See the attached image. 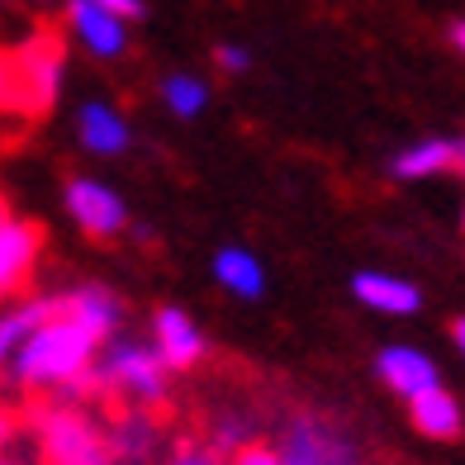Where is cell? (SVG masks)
<instances>
[{
  "label": "cell",
  "instance_id": "44dd1931",
  "mask_svg": "<svg viewBox=\"0 0 465 465\" xmlns=\"http://www.w3.org/2000/svg\"><path fill=\"white\" fill-rule=\"evenodd\" d=\"M166 465H232V460L223 451H214L209 441L181 437V441H172V451H166Z\"/></svg>",
  "mask_w": 465,
  "mask_h": 465
},
{
  "label": "cell",
  "instance_id": "9a60e30c",
  "mask_svg": "<svg viewBox=\"0 0 465 465\" xmlns=\"http://www.w3.org/2000/svg\"><path fill=\"white\" fill-rule=\"evenodd\" d=\"M62 313H72L76 323H86L95 337L110 342L114 332H124V319H129V304L124 294L100 285V281H81V285H67L62 290Z\"/></svg>",
  "mask_w": 465,
  "mask_h": 465
},
{
  "label": "cell",
  "instance_id": "f546056e",
  "mask_svg": "<svg viewBox=\"0 0 465 465\" xmlns=\"http://www.w3.org/2000/svg\"><path fill=\"white\" fill-rule=\"evenodd\" d=\"M456 172H460V176H465V134H460V138H456Z\"/></svg>",
  "mask_w": 465,
  "mask_h": 465
},
{
  "label": "cell",
  "instance_id": "4fadbf2b",
  "mask_svg": "<svg viewBox=\"0 0 465 465\" xmlns=\"http://www.w3.org/2000/svg\"><path fill=\"white\" fill-rule=\"evenodd\" d=\"M62 313V290H44V294H15L0 304V375L10 371V361L19 356V347L44 328L48 319Z\"/></svg>",
  "mask_w": 465,
  "mask_h": 465
},
{
  "label": "cell",
  "instance_id": "8fae6325",
  "mask_svg": "<svg viewBox=\"0 0 465 465\" xmlns=\"http://www.w3.org/2000/svg\"><path fill=\"white\" fill-rule=\"evenodd\" d=\"M38 257H44L38 223L19 219V214H0V304L15 300L29 285V276L38 271Z\"/></svg>",
  "mask_w": 465,
  "mask_h": 465
},
{
  "label": "cell",
  "instance_id": "f1b7e54d",
  "mask_svg": "<svg viewBox=\"0 0 465 465\" xmlns=\"http://www.w3.org/2000/svg\"><path fill=\"white\" fill-rule=\"evenodd\" d=\"M451 342H456V351L465 356V313H460V319L451 323Z\"/></svg>",
  "mask_w": 465,
  "mask_h": 465
},
{
  "label": "cell",
  "instance_id": "836d02e7",
  "mask_svg": "<svg viewBox=\"0 0 465 465\" xmlns=\"http://www.w3.org/2000/svg\"><path fill=\"white\" fill-rule=\"evenodd\" d=\"M119 465H138V460H119Z\"/></svg>",
  "mask_w": 465,
  "mask_h": 465
},
{
  "label": "cell",
  "instance_id": "e0dca14e",
  "mask_svg": "<svg viewBox=\"0 0 465 465\" xmlns=\"http://www.w3.org/2000/svg\"><path fill=\"white\" fill-rule=\"evenodd\" d=\"M404 409H409V422H413V432L422 441H460L465 437V404L447 385H437L428 394L409 399Z\"/></svg>",
  "mask_w": 465,
  "mask_h": 465
},
{
  "label": "cell",
  "instance_id": "4dcf8cb0",
  "mask_svg": "<svg viewBox=\"0 0 465 465\" xmlns=\"http://www.w3.org/2000/svg\"><path fill=\"white\" fill-rule=\"evenodd\" d=\"M34 10H62V0H29Z\"/></svg>",
  "mask_w": 465,
  "mask_h": 465
},
{
  "label": "cell",
  "instance_id": "5bb4252c",
  "mask_svg": "<svg viewBox=\"0 0 465 465\" xmlns=\"http://www.w3.org/2000/svg\"><path fill=\"white\" fill-rule=\"evenodd\" d=\"M209 276H214V285L228 294V300H238V304H262L266 290H271L266 262L252 247H242V242H223L214 257H209Z\"/></svg>",
  "mask_w": 465,
  "mask_h": 465
},
{
  "label": "cell",
  "instance_id": "52a82bcc",
  "mask_svg": "<svg viewBox=\"0 0 465 465\" xmlns=\"http://www.w3.org/2000/svg\"><path fill=\"white\" fill-rule=\"evenodd\" d=\"M62 25H67V38L95 62H119L129 53V19L104 10L100 0H62Z\"/></svg>",
  "mask_w": 465,
  "mask_h": 465
},
{
  "label": "cell",
  "instance_id": "6da1fadb",
  "mask_svg": "<svg viewBox=\"0 0 465 465\" xmlns=\"http://www.w3.org/2000/svg\"><path fill=\"white\" fill-rule=\"evenodd\" d=\"M100 347H104V337H95L86 323H76L72 313H57V319H48L25 347H19V356L0 380H5L19 399H48L57 390L76 385V380H86Z\"/></svg>",
  "mask_w": 465,
  "mask_h": 465
},
{
  "label": "cell",
  "instance_id": "277c9868",
  "mask_svg": "<svg viewBox=\"0 0 465 465\" xmlns=\"http://www.w3.org/2000/svg\"><path fill=\"white\" fill-rule=\"evenodd\" d=\"M276 451L285 465H361L366 460L356 437L347 428H337L332 418H323L319 409H294L276 432Z\"/></svg>",
  "mask_w": 465,
  "mask_h": 465
},
{
  "label": "cell",
  "instance_id": "3957f363",
  "mask_svg": "<svg viewBox=\"0 0 465 465\" xmlns=\"http://www.w3.org/2000/svg\"><path fill=\"white\" fill-rule=\"evenodd\" d=\"M172 380L176 371L166 366V356L157 351L153 337H138V332H114L110 342L100 347L91 375L81 380L86 385V399L95 404H143V409H162L172 399Z\"/></svg>",
  "mask_w": 465,
  "mask_h": 465
},
{
  "label": "cell",
  "instance_id": "8992f818",
  "mask_svg": "<svg viewBox=\"0 0 465 465\" xmlns=\"http://www.w3.org/2000/svg\"><path fill=\"white\" fill-rule=\"evenodd\" d=\"M10 57L19 67V81H25L29 114H48L53 104L62 100V86H67V44H62V34L38 29Z\"/></svg>",
  "mask_w": 465,
  "mask_h": 465
},
{
  "label": "cell",
  "instance_id": "e575fe53",
  "mask_svg": "<svg viewBox=\"0 0 465 465\" xmlns=\"http://www.w3.org/2000/svg\"><path fill=\"white\" fill-rule=\"evenodd\" d=\"M0 214H10V209H5V204H0Z\"/></svg>",
  "mask_w": 465,
  "mask_h": 465
},
{
  "label": "cell",
  "instance_id": "7c38bea8",
  "mask_svg": "<svg viewBox=\"0 0 465 465\" xmlns=\"http://www.w3.org/2000/svg\"><path fill=\"white\" fill-rule=\"evenodd\" d=\"M347 294L366 313H380V319H413L422 309V290L409 281V276H394V271H375V266H361L356 276L347 281Z\"/></svg>",
  "mask_w": 465,
  "mask_h": 465
},
{
  "label": "cell",
  "instance_id": "7402d4cb",
  "mask_svg": "<svg viewBox=\"0 0 465 465\" xmlns=\"http://www.w3.org/2000/svg\"><path fill=\"white\" fill-rule=\"evenodd\" d=\"M0 110H29L19 67H15V57H5V53H0Z\"/></svg>",
  "mask_w": 465,
  "mask_h": 465
},
{
  "label": "cell",
  "instance_id": "d4e9b609",
  "mask_svg": "<svg viewBox=\"0 0 465 465\" xmlns=\"http://www.w3.org/2000/svg\"><path fill=\"white\" fill-rule=\"evenodd\" d=\"M104 10H114V15H124L129 25H138V19H147V0H100Z\"/></svg>",
  "mask_w": 465,
  "mask_h": 465
},
{
  "label": "cell",
  "instance_id": "5b68a950",
  "mask_svg": "<svg viewBox=\"0 0 465 465\" xmlns=\"http://www.w3.org/2000/svg\"><path fill=\"white\" fill-rule=\"evenodd\" d=\"M62 209H67V219L86 232L91 242H119L124 232L134 228L129 200H124L110 181L86 176V172L62 181Z\"/></svg>",
  "mask_w": 465,
  "mask_h": 465
},
{
  "label": "cell",
  "instance_id": "2e32d148",
  "mask_svg": "<svg viewBox=\"0 0 465 465\" xmlns=\"http://www.w3.org/2000/svg\"><path fill=\"white\" fill-rule=\"evenodd\" d=\"M110 441H114V456H119V460L153 465L157 451H162V422H157V409L114 404V409H110Z\"/></svg>",
  "mask_w": 465,
  "mask_h": 465
},
{
  "label": "cell",
  "instance_id": "83f0119b",
  "mask_svg": "<svg viewBox=\"0 0 465 465\" xmlns=\"http://www.w3.org/2000/svg\"><path fill=\"white\" fill-rule=\"evenodd\" d=\"M447 34H451V48L465 57V19H451V29H447Z\"/></svg>",
  "mask_w": 465,
  "mask_h": 465
},
{
  "label": "cell",
  "instance_id": "30bf717a",
  "mask_svg": "<svg viewBox=\"0 0 465 465\" xmlns=\"http://www.w3.org/2000/svg\"><path fill=\"white\" fill-rule=\"evenodd\" d=\"M375 380L385 385L394 399H418V394H428V390H437L441 385V371H437V361L422 347H413V342H385L375 351Z\"/></svg>",
  "mask_w": 465,
  "mask_h": 465
},
{
  "label": "cell",
  "instance_id": "1f68e13d",
  "mask_svg": "<svg viewBox=\"0 0 465 465\" xmlns=\"http://www.w3.org/2000/svg\"><path fill=\"white\" fill-rule=\"evenodd\" d=\"M0 465H34V460H25V456H10V451H5V456H0Z\"/></svg>",
  "mask_w": 465,
  "mask_h": 465
},
{
  "label": "cell",
  "instance_id": "d6986e66",
  "mask_svg": "<svg viewBox=\"0 0 465 465\" xmlns=\"http://www.w3.org/2000/svg\"><path fill=\"white\" fill-rule=\"evenodd\" d=\"M157 100H162V110L172 114V119L195 124L209 110V81L195 76V72H166L157 81Z\"/></svg>",
  "mask_w": 465,
  "mask_h": 465
},
{
  "label": "cell",
  "instance_id": "603a6c76",
  "mask_svg": "<svg viewBox=\"0 0 465 465\" xmlns=\"http://www.w3.org/2000/svg\"><path fill=\"white\" fill-rule=\"evenodd\" d=\"M214 72L219 76H247L252 72V48L247 44H214Z\"/></svg>",
  "mask_w": 465,
  "mask_h": 465
},
{
  "label": "cell",
  "instance_id": "ba28073f",
  "mask_svg": "<svg viewBox=\"0 0 465 465\" xmlns=\"http://www.w3.org/2000/svg\"><path fill=\"white\" fill-rule=\"evenodd\" d=\"M147 337L157 342V351L166 356V366H172L176 375L209 361V337L195 323V313H185L181 304H157L153 313H147Z\"/></svg>",
  "mask_w": 465,
  "mask_h": 465
},
{
  "label": "cell",
  "instance_id": "9c48e42d",
  "mask_svg": "<svg viewBox=\"0 0 465 465\" xmlns=\"http://www.w3.org/2000/svg\"><path fill=\"white\" fill-rule=\"evenodd\" d=\"M76 147L95 162H119L134 153V124L124 119L119 104L91 95L76 104Z\"/></svg>",
  "mask_w": 465,
  "mask_h": 465
},
{
  "label": "cell",
  "instance_id": "484cf974",
  "mask_svg": "<svg viewBox=\"0 0 465 465\" xmlns=\"http://www.w3.org/2000/svg\"><path fill=\"white\" fill-rule=\"evenodd\" d=\"M10 441H15V413H10L5 404H0V456L10 451Z\"/></svg>",
  "mask_w": 465,
  "mask_h": 465
},
{
  "label": "cell",
  "instance_id": "4316f807",
  "mask_svg": "<svg viewBox=\"0 0 465 465\" xmlns=\"http://www.w3.org/2000/svg\"><path fill=\"white\" fill-rule=\"evenodd\" d=\"M129 238H134L138 247H153V242H157V238H153V228H147V223H138V219H134V228H129Z\"/></svg>",
  "mask_w": 465,
  "mask_h": 465
},
{
  "label": "cell",
  "instance_id": "7a4b0ae2",
  "mask_svg": "<svg viewBox=\"0 0 465 465\" xmlns=\"http://www.w3.org/2000/svg\"><path fill=\"white\" fill-rule=\"evenodd\" d=\"M25 428L38 465H119L95 399H25Z\"/></svg>",
  "mask_w": 465,
  "mask_h": 465
},
{
  "label": "cell",
  "instance_id": "ffe728a7",
  "mask_svg": "<svg viewBox=\"0 0 465 465\" xmlns=\"http://www.w3.org/2000/svg\"><path fill=\"white\" fill-rule=\"evenodd\" d=\"M204 441L232 460V456L247 447V441H257V437H252V422H247L242 413H219V418H214V432H209Z\"/></svg>",
  "mask_w": 465,
  "mask_h": 465
},
{
  "label": "cell",
  "instance_id": "d6a6232c",
  "mask_svg": "<svg viewBox=\"0 0 465 465\" xmlns=\"http://www.w3.org/2000/svg\"><path fill=\"white\" fill-rule=\"evenodd\" d=\"M460 232H465V200H460Z\"/></svg>",
  "mask_w": 465,
  "mask_h": 465
},
{
  "label": "cell",
  "instance_id": "ac0fdd59",
  "mask_svg": "<svg viewBox=\"0 0 465 465\" xmlns=\"http://www.w3.org/2000/svg\"><path fill=\"white\" fill-rule=\"evenodd\" d=\"M390 181H432V176H447L456 172V138H418L409 147H399V153H390L385 162Z\"/></svg>",
  "mask_w": 465,
  "mask_h": 465
},
{
  "label": "cell",
  "instance_id": "cb8c5ba5",
  "mask_svg": "<svg viewBox=\"0 0 465 465\" xmlns=\"http://www.w3.org/2000/svg\"><path fill=\"white\" fill-rule=\"evenodd\" d=\"M232 465H285V460L276 451V441H247V447L232 456Z\"/></svg>",
  "mask_w": 465,
  "mask_h": 465
}]
</instances>
